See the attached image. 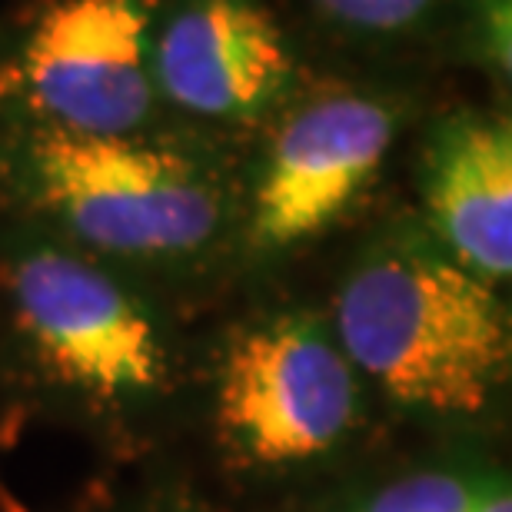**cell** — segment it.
Segmentation results:
<instances>
[{
  "label": "cell",
  "mask_w": 512,
  "mask_h": 512,
  "mask_svg": "<svg viewBox=\"0 0 512 512\" xmlns=\"http://www.w3.org/2000/svg\"><path fill=\"white\" fill-rule=\"evenodd\" d=\"M0 190L37 230L110 266L177 270L220 247L237 223L210 153L160 130L4 124Z\"/></svg>",
  "instance_id": "6da1fadb"
},
{
  "label": "cell",
  "mask_w": 512,
  "mask_h": 512,
  "mask_svg": "<svg viewBox=\"0 0 512 512\" xmlns=\"http://www.w3.org/2000/svg\"><path fill=\"white\" fill-rule=\"evenodd\" d=\"M330 330L360 380L426 419H473L509 383L512 323L499 286L409 220L353 256Z\"/></svg>",
  "instance_id": "7a4b0ae2"
},
{
  "label": "cell",
  "mask_w": 512,
  "mask_h": 512,
  "mask_svg": "<svg viewBox=\"0 0 512 512\" xmlns=\"http://www.w3.org/2000/svg\"><path fill=\"white\" fill-rule=\"evenodd\" d=\"M0 293L34 370L77 403L127 413L170 389L167 333L117 266L24 227L0 253Z\"/></svg>",
  "instance_id": "3957f363"
},
{
  "label": "cell",
  "mask_w": 512,
  "mask_h": 512,
  "mask_svg": "<svg viewBox=\"0 0 512 512\" xmlns=\"http://www.w3.org/2000/svg\"><path fill=\"white\" fill-rule=\"evenodd\" d=\"M409 104L376 87H303L270 124L237 197V240L253 263L306 250L380 180Z\"/></svg>",
  "instance_id": "277c9868"
},
{
  "label": "cell",
  "mask_w": 512,
  "mask_h": 512,
  "mask_svg": "<svg viewBox=\"0 0 512 512\" xmlns=\"http://www.w3.org/2000/svg\"><path fill=\"white\" fill-rule=\"evenodd\" d=\"M157 0H30L0 47V120L70 133L160 130Z\"/></svg>",
  "instance_id": "5b68a950"
},
{
  "label": "cell",
  "mask_w": 512,
  "mask_h": 512,
  "mask_svg": "<svg viewBox=\"0 0 512 512\" xmlns=\"http://www.w3.org/2000/svg\"><path fill=\"white\" fill-rule=\"evenodd\" d=\"M363 380L330 323L306 310L240 326L213 373V423L227 453L253 469L313 466L353 439Z\"/></svg>",
  "instance_id": "8992f818"
},
{
  "label": "cell",
  "mask_w": 512,
  "mask_h": 512,
  "mask_svg": "<svg viewBox=\"0 0 512 512\" xmlns=\"http://www.w3.org/2000/svg\"><path fill=\"white\" fill-rule=\"evenodd\" d=\"M153 87L167 114L266 127L306 87L300 47L266 0H157Z\"/></svg>",
  "instance_id": "52a82bcc"
},
{
  "label": "cell",
  "mask_w": 512,
  "mask_h": 512,
  "mask_svg": "<svg viewBox=\"0 0 512 512\" xmlns=\"http://www.w3.org/2000/svg\"><path fill=\"white\" fill-rule=\"evenodd\" d=\"M423 227L479 280L512 276V124L503 110L459 107L426 127L419 153Z\"/></svg>",
  "instance_id": "ba28073f"
},
{
  "label": "cell",
  "mask_w": 512,
  "mask_h": 512,
  "mask_svg": "<svg viewBox=\"0 0 512 512\" xmlns=\"http://www.w3.org/2000/svg\"><path fill=\"white\" fill-rule=\"evenodd\" d=\"M350 512H512V499L496 476L419 469L370 489Z\"/></svg>",
  "instance_id": "9c48e42d"
},
{
  "label": "cell",
  "mask_w": 512,
  "mask_h": 512,
  "mask_svg": "<svg viewBox=\"0 0 512 512\" xmlns=\"http://www.w3.org/2000/svg\"><path fill=\"white\" fill-rule=\"evenodd\" d=\"M336 34L363 44H403L443 24L446 0H306Z\"/></svg>",
  "instance_id": "30bf717a"
},
{
  "label": "cell",
  "mask_w": 512,
  "mask_h": 512,
  "mask_svg": "<svg viewBox=\"0 0 512 512\" xmlns=\"http://www.w3.org/2000/svg\"><path fill=\"white\" fill-rule=\"evenodd\" d=\"M443 27L449 50L479 70L489 84L509 87L512 77V0H446Z\"/></svg>",
  "instance_id": "8fae6325"
},
{
  "label": "cell",
  "mask_w": 512,
  "mask_h": 512,
  "mask_svg": "<svg viewBox=\"0 0 512 512\" xmlns=\"http://www.w3.org/2000/svg\"><path fill=\"white\" fill-rule=\"evenodd\" d=\"M157 512H193V509H183V506H170V509H157Z\"/></svg>",
  "instance_id": "7c38bea8"
}]
</instances>
